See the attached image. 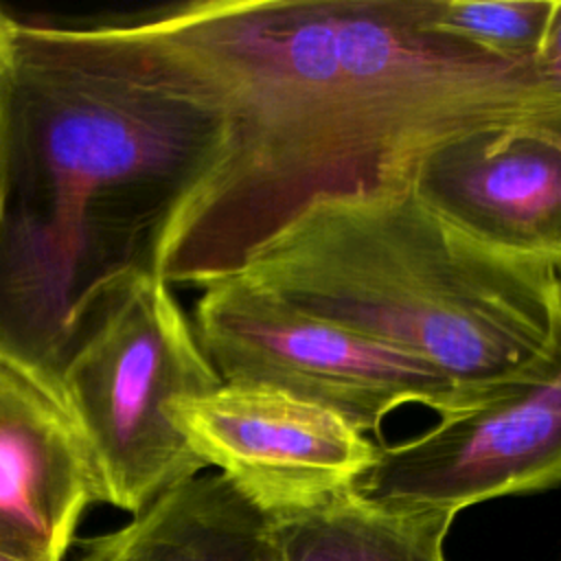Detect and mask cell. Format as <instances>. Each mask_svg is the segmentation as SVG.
Wrapping results in <instances>:
<instances>
[{
	"label": "cell",
	"mask_w": 561,
	"mask_h": 561,
	"mask_svg": "<svg viewBox=\"0 0 561 561\" xmlns=\"http://www.w3.org/2000/svg\"><path fill=\"white\" fill-rule=\"evenodd\" d=\"M11 28H13V18H9L0 9V83L4 79L7 61H9V50H11Z\"/></svg>",
	"instance_id": "obj_14"
},
{
	"label": "cell",
	"mask_w": 561,
	"mask_h": 561,
	"mask_svg": "<svg viewBox=\"0 0 561 561\" xmlns=\"http://www.w3.org/2000/svg\"><path fill=\"white\" fill-rule=\"evenodd\" d=\"M171 416L204 465L265 517L353 491L379 451L333 410L267 386L221 383L180 399Z\"/></svg>",
	"instance_id": "obj_7"
},
{
	"label": "cell",
	"mask_w": 561,
	"mask_h": 561,
	"mask_svg": "<svg viewBox=\"0 0 561 561\" xmlns=\"http://www.w3.org/2000/svg\"><path fill=\"white\" fill-rule=\"evenodd\" d=\"M456 513L346 491L320 506L267 517L263 561H447Z\"/></svg>",
	"instance_id": "obj_11"
},
{
	"label": "cell",
	"mask_w": 561,
	"mask_h": 561,
	"mask_svg": "<svg viewBox=\"0 0 561 561\" xmlns=\"http://www.w3.org/2000/svg\"><path fill=\"white\" fill-rule=\"evenodd\" d=\"M147 22L224 123L162 245L167 285L239 274L316 204L410 188L421 158L458 136L561 134L557 81L430 28L423 0H204Z\"/></svg>",
	"instance_id": "obj_1"
},
{
	"label": "cell",
	"mask_w": 561,
	"mask_h": 561,
	"mask_svg": "<svg viewBox=\"0 0 561 561\" xmlns=\"http://www.w3.org/2000/svg\"><path fill=\"white\" fill-rule=\"evenodd\" d=\"M561 486V337L554 366L495 386L401 443L379 445L355 491L368 500L460 513Z\"/></svg>",
	"instance_id": "obj_6"
},
{
	"label": "cell",
	"mask_w": 561,
	"mask_h": 561,
	"mask_svg": "<svg viewBox=\"0 0 561 561\" xmlns=\"http://www.w3.org/2000/svg\"><path fill=\"white\" fill-rule=\"evenodd\" d=\"M261 543H263V541H261ZM254 561H263V559H261V550H259V557H256Z\"/></svg>",
	"instance_id": "obj_16"
},
{
	"label": "cell",
	"mask_w": 561,
	"mask_h": 561,
	"mask_svg": "<svg viewBox=\"0 0 561 561\" xmlns=\"http://www.w3.org/2000/svg\"><path fill=\"white\" fill-rule=\"evenodd\" d=\"M221 136L217 105L147 20H13L0 83V359L59 397L64 359L101 302L158 276Z\"/></svg>",
	"instance_id": "obj_2"
},
{
	"label": "cell",
	"mask_w": 561,
	"mask_h": 561,
	"mask_svg": "<svg viewBox=\"0 0 561 561\" xmlns=\"http://www.w3.org/2000/svg\"><path fill=\"white\" fill-rule=\"evenodd\" d=\"M0 561H13V559H9V557H4V554H0Z\"/></svg>",
	"instance_id": "obj_15"
},
{
	"label": "cell",
	"mask_w": 561,
	"mask_h": 561,
	"mask_svg": "<svg viewBox=\"0 0 561 561\" xmlns=\"http://www.w3.org/2000/svg\"><path fill=\"white\" fill-rule=\"evenodd\" d=\"M221 383L160 276L138 274L101 302L64 359L59 397L85 443L103 504L134 517L208 469L171 410Z\"/></svg>",
	"instance_id": "obj_4"
},
{
	"label": "cell",
	"mask_w": 561,
	"mask_h": 561,
	"mask_svg": "<svg viewBox=\"0 0 561 561\" xmlns=\"http://www.w3.org/2000/svg\"><path fill=\"white\" fill-rule=\"evenodd\" d=\"M410 191L469 237L561 263V134L478 129L425 153Z\"/></svg>",
	"instance_id": "obj_8"
},
{
	"label": "cell",
	"mask_w": 561,
	"mask_h": 561,
	"mask_svg": "<svg viewBox=\"0 0 561 561\" xmlns=\"http://www.w3.org/2000/svg\"><path fill=\"white\" fill-rule=\"evenodd\" d=\"M265 524L221 473L202 471L125 524L79 537L70 561H254Z\"/></svg>",
	"instance_id": "obj_10"
},
{
	"label": "cell",
	"mask_w": 561,
	"mask_h": 561,
	"mask_svg": "<svg viewBox=\"0 0 561 561\" xmlns=\"http://www.w3.org/2000/svg\"><path fill=\"white\" fill-rule=\"evenodd\" d=\"M239 274L427 362L458 405L541 377L559 355L561 263L486 245L410 188L316 204Z\"/></svg>",
	"instance_id": "obj_3"
},
{
	"label": "cell",
	"mask_w": 561,
	"mask_h": 561,
	"mask_svg": "<svg viewBox=\"0 0 561 561\" xmlns=\"http://www.w3.org/2000/svg\"><path fill=\"white\" fill-rule=\"evenodd\" d=\"M537 66L548 79H552L561 85V4H559L557 15L552 20V26H550L548 39L543 44V50L537 57Z\"/></svg>",
	"instance_id": "obj_13"
},
{
	"label": "cell",
	"mask_w": 561,
	"mask_h": 561,
	"mask_svg": "<svg viewBox=\"0 0 561 561\" xmlns=\"http://www.w3.org/2000/svg\"><path fill=\"white\" fill-rule=\"evenodd\" d=\"M559 4L561 0H423V20L495 57L537 64Z\"/></svg>",
	"instance_id": "obj_12"
},
{
	"label": "cell",
	"mask_w": 561,
	"mask_h": 561,
	"mask_svg": "<svg viewBox=\"0 0 561 561\" xmlns=\"http://www.w3.org/2000/svg\"><path fill=\"white\" fill-rule=\"evenodd\" d=\"M191 322L224 383L289 392L366 436H379L386 416L403 405L440 416L460 401L427 362L311 316L243 274L206 285Z\"/></svg>",
	"instance_id": "obj_5"
},
{
	"label": "cell",
	"mask_w": 561,
	"mask_h": 561,
	"mask_svg": "<svg viewBox=\"0 0 561 561\" xmlns=\"http://www.w3.org/2000/svg\"><path fill=\"white\" fill-rule=\"evenodd\" d=\"M94 504L101 484L66 405L0 359V554L70 561Z\"/></svg>",
	"instance_id": "obj_9"
}]
</instances>
